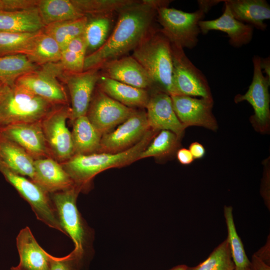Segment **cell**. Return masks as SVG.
Segmentation results:
<instances>
[{
    "instance_id": "681fc988",
    "label": "cell",
    "mask_w": 270,
    "mask_h": 270,
    "mask_svg": "<svg viewBox=\"0 0 270 270\" xmlns=\"http://www.w3.org/2000/svg\"><path fill=\"white\" fill-rule=\"evenodd\" d=\"M9 270H20L17 266H12Z\"/></svg>"
},
{
    "instance_id": "bcb514c9",
    "label": "cell",
    "mask_w": 270,
    "mask_h": 270,
    "mask_svg": "<svg viewBox=\"0 0 270 270\" xmlns=\"http://www.w3.org/2000/svg\"><path fill=\"white\" fill-rule=\"evenodd\" d=\"M187 266H188L185 264H179L172 268L169 270H186Z\"/></svg>"
},
{
    "instance_id": "1f68e13d",
    "label": "cell",
    "mask_w": 270,
    "mask_h": 270,
    "mask_svg": "<svg viewBox=\"0 0 270 270\" xmlns=\"http://www.w3.org/2000/svg\"><path fill=\"white\" fill-rule=\"evenodd\" d=\"M180 140V138L171 131L160 130L141 152L139 158L154 157L162 159L168 158L178 150Z\"/></svg>"
},
{
    "instance_id": "2e32d148",
    "label": "cell",
    "mask_w": 270,
    "mask_h": 270,
    "mask_svg": "<svg viewBox=\"0 0 270 270\" xmlns=\"http://www.w3.org/2000/svg\"><path fill=\"white\" fill-rule=\"evenodd\" d=\"M0 134L22 147L34 160L52 158L40 121L0 126Z\"/></svg>"
},
{
    "instance_id": "52a82bcc",
    "label": "cell",
    "mask_w": 270,
    "mask_h": 270,
    "mask_svg": "<svg viewBox=\"0 0 270 270\" xmlns=\"http://www.w3.org/2000/svg\"><path fill=\"white\" fill-rule=\"evenodd\" d=\"M0 172L29 204L38 220L65 234L48 193L31 180L11 170L0 160Z\"/></svg>"
},
{
    "instance_id": "60d3db41",
    "label": "cell",
    "mask_w": 270,
    "mask_h": 270,
    "mask_svg": "<svg viewBox=\"0 0 270 270\" xmlns=\"http://www.w3.org/2000/svg\"><path fill=\"white\" fill-rule=\"evenodd\" d=\"M176 158L182 164L188 165L192 164L194 158L188 149L179 148L176 152Z\"/></svg>"
},
{
    "instance_id": "f6af8a7d",
    "label": "cell",
    "mask_w": 270,
    "mask_h": 270,
    "mask_svg": "<svg viewBox=\"0 0 270 270\" xmlns=\"http://www.w3.org/2000/svg\"><path fill=\"white\" fill-rule=\"evenodd\" d=\"M260 67L262 70L266 74L265 76L270 80V56L266 58H260Z\"/></svg>"
},
{
    "instance_id": "d6986e66",
    "label": "cell",
    "mask_w": 270,
    "mask_h": 270,
    "mask_svg": "<svg viewBox=\"0 0 270 270\" xmlns=\"http://www.w3.org/2000/svg\"><path fill=\"white\" fill-rule=\"evenodd\" d=\"M224 4V8L220 16L214 20H202L199 22L200 32L203 34L210 30L226 32L229 38L230 44L236 48L248 44L252 38L254 28L236 19L228 6Z\"/></svg>"
},
{
    "instance_id": "83f0119b",
    "label": "cell",
    "mask_w": 270,
    "mask_h": 270,
    "mask_svg": "<svg viewBox=\"0 0 270 270\" xmlns=\"http://www.w3.org/2000/svg\"><path fill=\"white\" fill-rule=\"evenodd\" d=\"M62 50L50 36L40 31L26 56L33 64L42 66L60 62Z\"/></svg>"
},
{
    "instance_id": "ac0fdd59",
    "label": "cell",
    "mask_w": 270,
    "mask_h": 270,
    "mask_svg": "<svg viewBox=\"0 0 270 270\" xmlns=\"http://www.w3.org/2000/svg\"><path fill=\"white\" fill-rule=\"evenodd\" d=\"M99 70L101 75L118 82L146 90L156 89L148 73L132 56L106 62Z\"/></svg>"
},
{
    "instance_id": "4fadbf2b",
    "label": "cell",
    "mask_w": 270,
    "mask_h": 270,
    "mask_svg": "<svg viewBox=\"0 0 270 270\" xmlns=\"http://www.w3.org/2000/svg\"><path fill=\"white\" fill-rule=\"evenodd\" d=\"M135 110L111 98L98 88L93 94L86 116L102 136L127 120Z\"/></svg>"
},
{
    "instance_id": "f546056e",
    "label": "cell",
    "mask_w": 270,
    "mask_h": 270,
    "mask_svg": "<svg viewBox=\"0 0 270 270\" xmlns=\"http://www.w3.org/2000/svg\"><path fill=\"white\" fill-rule=\"evenodd\" d=\"M40 68L32 63L25 54H16L0 56V81L12 86L20 77Z\"/></svg>"
},
{
    "instance_id": "e0dca14e",
    "label": "cell",
    "mask_w": 270,
    "mask_h": 270,
    "mask_svg": "<svg viewBox=\"0 0 270 270\" xmlns=\"http://www.w3.org/2000/svg\"><path fill=\"white\" fill-rule=\"evenodd\" d=\"M152 90L146 108L150 128L158 132L171 131L180 139L186 128L175 114L170 96L162 91Z\"/></svg>"
},
{
    "instance_id": "7dc6e473",
    "label": "cell",
    "mask_w": 270,
    "mask_h": 270,
    "mask_svg": "<svg viewBox=\"0 0 270 270\" xmlns=\"http://www.w3.org/2000/svg\"><path fill=\"white\" fill-rule=\"evenodd\" d=\"M234 270H252L250 266L243 267V268H239V267H236L235 266V268Z\"/></svg>"
},
{
    "instance_id": "d4e9b609",
    "label": "cell",
    "mask_w": 270,
    "mask_h": 270,
    "mask_svg": "<svg viewBox=\"0 0 270 270\" xmlns=\"http://www.w3.org/2000/svg\"><path fill=\"white\" fill-rule=\"evenodd\" d=\"M0 160L12 172L32 180L34 160L19 145L0 134Z\"/></svg>"
},
{
    "instance_id": "4dcf8cb0",
    "label": "cell",
    "mask_w": 270,
    "mask_h": 270,
    "mask_svg": "<svg viewBox=\"0 0 270 270\" xmlns=\"http://www.w3.org/2000/svg\"><path fill=\"white\" fill-rule=\"evenodd\" d=\"M88 20L86 16L46 26L44 32L52 36L62 50L75 38L82 34Z\"/></svg>"
},
{
    "instance_id": "484cf974",
    "label": "cell",
    "mask_w": 270,
    "mask_h": 270,
    "mask_svg": "<svg viewBox=\"0 0 270 270\" xmlns=\"http://www.w3.org/2000/svg\"><path fill=\"white\" fill-rule=\"evenodd\" d=\"M72 122L73 126L71 134L74 154L97 152L102 136L94 128L87 116H79Z\"/></svg>"
},
{
    "instance_id": "836d02e7",
    "label": "cell",
    "mask_w": 270,
    "mask_h": 270,
    "mask_svg": "<svg viewBox=\"0 0 270 270\" xmlns=\"http://www.w3.org/2000/svg\"><path fill=\"white\" fill-rule=\"evenodd\" d=\"M40 32H0V56L16 54L26 55Z\"/></svg>"
},
{
    "instance_id": "603a6c76",
    "label": "cell",
    "mask_w": 270,
    "mask_h": 270,
    "mask_svg": "<svg viewBox=\"0 0 270 270\" xmlns=\"http://www.w3.org/2000/svg\"><path fill=\"white\" fill-rule=\"evenodd\" d=\"M237 20L264 30L265 20L270 18V6L265 0H224Z\"/></svg>"
},
{
    "instance_id": "7c38bea8",
    "label": "cell",
    "mask_w": 270,
    "mask_h": 270,
    "mask_svg": "<svg viewBox=\"0 0 270 270\" xmlns=\"http://www.w3.org/2000/svg\"><path fill=\"white\" fill-rule=\"evenodd\" d=\"M150 129L146 111L136 109L116 130L102 136L97 152L124 151L138 143Z\"/></svg>"
},
{
    "instance_id": "8fae6325",
    "label": "cell",
    "mask_w": 270,
    "mask_h": 270,
    "mask_svg": "<svg viewBox=\"0 0 270 270\" xmlns=\"http://www.w3.org/2000/svg\"><path fill=\"white\" fill-rule=\"evenodd\" d=\"M260 58H252L254 74L251 84L244 94H238L234 98L236 103L246 101L252 106L254 114L250 122L254 129L262 134L268 132L270 124V97L268 88L270 80L263 74L260 67Z\"/></svg>"
},
{
    "instance_id": "ab89813d",
    "label": "cell",
    "mask_w": 270,
    "mask_h": 270,
    "mask_svg": "<svg viewBox=\"0 0 270 270\" xmlns=\"http://www.w3.org/2000/svg\"><path fill=\"white\" fill-rule=\"evenodd\" d=\"M270 236H268L266 244L254 254L266 264L270 266Z\"/></svg>"
},
{
    "instance_id": "74e56055",
    "label": "cell",
    "mask_w": 270,
    "mask_h": 270,
    "mask_svg": "<svg viewBox=\"0 0 270 270\" xmlns=\"http://www.w3.org/2000/svg\"><path fill=\"white\" fill-rule=\"evenodd\" d=\"M86 56L72 50L64 49L60 62L64 72L79 73L84 71Z\"/></svg>"
},
{
    "instance_id": "4316f807",
    "label": "cell",
    "mask_w": 270,
    "mask_h": 270,
    "mask_svg": "<svg viewBox=\"0 0 270 270\" xmlns=\"http://www.w3.org/2000/svg\"><path fill=\"white\" fill-rule=\"evenodd\" d=\"M37 8L45 26L84 17L72 0H38Z\"/></svg>"
},
{
    "instance_id": "f1b7e54d",
    "label": "cell",
    "mask_w": 270,
    "mask_h": 270,
    "mask_svg": "<svg viewBox=\"0 0 270 270\" xmlns=\"http://www.w3.org/2000/svg\"><path fill=\"white\" fill-rule=\"evenodd\" d=\"M114 14H101L88 18L82 34L86 45V52H89L91 54L95 52L106 42L110 36V30L114 22Z\"/></svg>"
},
{
    "instance_id": "3957f363",
    "label": "cell",
    "mask_w": 270,
    "mask_h": 270,
    "mask_svg": "<svg viewBox=\"0 0 270 270\" xmlns=\"http://www.w3.org/2000/svg\"><path fill=\"white\" fill-rule=\"evenodd\" d=\"M151 78L155 88L176 95L172 83L171 43L160 28H152L133 50L132 55Z\"/></svg>"
},
{
    "instance_id": "6da1fadb",
    "label": "cell",
    "mask_w": 270,
    "mask_h": 270,
    "mask_svg": "<svg viewBox=\"0 0 270 270\" xmlns=\"http://www.w3.org/2000/svg\"><path fill=\"white\" fill-rule=\"evenodd\" d=\"M171 0H136L121 8L112 32L106 42L85 58L84 71L99 68L104 64L126 56L154 27L156 10Z\"/></svg>"
},
{
    "instance_id": "ee69618b",
    "label": "cell",
    "mask_w": 270,
    "mask_h": 270,
    "mask_svg": "<svg viewBox=\"0 0 270 270\" xmlns=\"http://www.w3.org/2000/svg\"><path fill=\"white\" fill-rule=\"evenodd\" d=\"M224 0H198L199 9L202 10L205 14L213 6Z\"/></svg>"
},
{
    "instance_id": "d590c367",
    "label": "cell",
    "mask_w": 270,
    "mask_h": 270,
    "mask_svg": "<svg viewBox=\"0 0 270 270\" xmlns=\"http://www.w3.org/2000/svg\"><path fill=\"white\" fill-rule=\"evenodd\" d=\"M234 268L230 246L226 239L205 260L196 266H187L186 270H234Z\"/></svg>"
},
{
    "instance_id": "277c9868",
    "label": "cell",
    "mask_w": 270,
    "mask_h": 270,
    "mask_svg": "<svg viewBox=\"0 0 270 270\" xmlns=\"http://www.w3.org/2000/svg\"><path fill=\"white\" fill-rule=\"evenodd\" d=\"M80 192V189L75 186L49 194L65 234L68 236L74 242L73 251L78 256L90 260L94 232L78 209L76 200Z\"/></svg>"
},
{
    "instance_id": "d6a6232c",
    "label": "cell",
    "mask_w": 270,
    "mask_h": 270,
    "mask_svg": "<svg viewBox=\"0 0 270 270\" xmlns=\"http://www.w3.org/2000/svg\"><path fill=\"white\" fill-rule=\"evenodd\" d=\"M136 0H72L78 11L88 18L116 14L121 8Z\"/></svg>"
},
{
    "instance_id": "44dd1931",
    "label": "cell",
    "mask_w": 270,
    "mask_h": 270,
    "mask_svg": "<svg viewBox=\"0 0 270 270\" xmlns=\"http://www.w3.org/2000/svg\"><path fill=\"white\" fill-rule=\"evenodd\" d=\"M20 270H50V255L36 242L30 229H22L16 238Z\"/></svg>"
},
{
    "instance_id": "9c48e42d",
    "label": "cell",
    "mask_w": 270,
    "mask_h": 270,
    "mask_svg": "<svg viewBox=\"0 0 270 270\" xmlns=\"http://www.w3.org/2000/svg\"><path fill=\"white\" fill-rule=\"evenodd\" d=\"M172 83L176 95L212 98L205 76L186 56L180 46L172 44Z\"/></svg>"
},
{
    "instance_id": "cb8c5ba5",
    "label": "cell",
    "mask_w": 270,
    "mask_h": 270,
    "mask_svg": "<svg viewBox=\"0 0 270 270\" xmlns=\"http://www.w3.org/2000/svg\"><path fill=\"white\" fill-rule=\"evenodd\" d=\"M45 26L37 6L16 10H0V32H36Z\"/></svg>"
},
{
    "instance_id": "b9f144b4",
    "label": "cell",
    "mask_w": 270,
    "mask_h": 270,
    "mask_svg": "<svg viewBox=\"0 0 270 270\" xmlns=\"http://www.w3.org/2000/svg\"><path fill=\"white\" fill-rule=\"evenodd\" d=\"M188 150L194 159H200L204 156L206 154L204 146L197 142H192L190 145Z\"/></svg>"
},
{
    "instance_id": "30bf717a",
    "label": "cell",
    "mask_w": 270,
    "mask_h": 270,
    "mask_svg": "<svg viewBox=\"0 0 270 270\" xmlns=\"http://www.w3.org/2000/svg\"><path fill=\"white\" fill-rule=\"evenodd\" d=\"M64 70L60 62L48 64L17 79L15 84L55 104H68L65 89L59 82Z\"/></svg>"
},
{
    "instance_id": "8d00e7d4",
    "label": "cell",
    "mask_w": 270,
    "mask_h": 270,
    "mask_svg": "<svg viewBox=\"0 0 270 270\" xmlns=\"http://www.w3.org/2000/svg\"><path fill=\"white\" fill-rule=\"evenodd\" d=\"M90 262L78 256L73 250L61 258L50 255V270H87Z\"/></svg>"
},
{
    "instance_id": "7bdbcfd3",
    "label": "cell",
    "mask_w": 270,
    "mask_h": 270,
    "mask_svg": "<svg viewBox=\"0 0 270 270\" xmlns=\"http://www.w3.org/2000/svg\"><path fill=\"white\" fill-rule=\"evenodd\" d=\"M250 268L252 270H270V266L266 264L254 254L250 261Z\"/></svg>"
},
{
    "instance_id": "e575fe53",
    "label": "cell",
    "mask_w": 270,
    "mask_h": 270,
    "mask_svg": "<svg viewBox=\"0 0 270 270\" xmlns=\"http://www.w3.org/2000/svg\"><path fill=\"white\" fill-rule=\"evenodd\" d=\"M224 214L228 230V241L232 260L235 266L243 268L250 266L240 238L238 236L234 222L232 207L224 206Z\"/></svg>"
},
{
    "instance_id": "7a4b0ae2",
    "label": "cell",
    "mask_w": 270,
    "mask_h": 270,
    "mask_svg": "<svg viewBox=\"0 0 270 270\" xmlns=\"http://www.w3.org/2000/svg\"><path fill=\"white\" fill-rule=\"evenodd\" d=\"M158 132L150 128L138 143L122 152L74 154L60 164L74 184L81 192L84 191L98 174L110 168L127 166L140 160L141 152Z\"/></svg>"
},
{
    "instance_id": "8992f818",
    "label": "cell",
    "mask_w": 270,
    "mask_h": 270,
    "mask_svg": "<svg viewBox=\"0 0 270 270\" xmlns=\"http://www.w3.org/2000/svg\"><path fill=\"white\" fill-rule=\"evenodd\" d=\"M205 14L200 10L187 12L168 6H162L156 10V18L161 26L160 30L170 43L183 48L192 49L198 42L200 32L199 22Z\"/></svg>"
},
{
    "instance_id": "7402d4cb",
    "label": "cell",
    "mask_w": 270,
    "mask_h": 270,
    "mask_svg": "<svg viewBox=\"0 0 270 270\" xmlns=\"http://www.w3.org/2000/svg\"><path fill=\"white\" fill-rule=\"evenodd\" d=\"M98 88L111 98L129 108H146L150 94L141 89L100 75Z\"/></svg>"
},
{
    "instance_id": "5b68a950",
    "label": "cell",
    "mask_w": 270,
    "mask_h": 270,
    "mask_svg": "<svg viewBox=\"0 0 270 270\" xmlns=\"http://www.w3.org/2000/svg\"><path fill=\"white\" fill-rule=\"evenodd\" d=\"M56 106L15 84L0 94V126L40 121Z\"/></svg>"
},
{
    "instance_id": "9a60e30c",
    "label": "cell",
    "mask_w": 270,
    "mask_h": 270,
    "mask_svg": "<svg viewBox=\"0 0 270 270\" xmlns=\"http://www.w3.org/2000/svg\"><path fill=\"white\" fill-rule=\"evenodd\" d=\"M100 74L99 68L79 73L64 72L60 78L67 86L72 103L70 120L86 116Z\"/></svg>"
},
{
    "instance_id": "c3c4849f",
    "label": "cell",
    "mask_w": 270,
    "mask_h": 270,
    "mask_svg": "<svg viewBox=\"0 0 270 270\" xmlns=\"http://www.w3.org/2000/svg\"><path fill=\"white\" fill-rule=\"evenodd\" d=\"M6 84H4L2 82L0 81V94L2 92V90H4V86Z\"/></svg>"
},
{
    "instance_id": "5bb4252c",
    "label": "cell",
    "mask_w": 270,
    "mask_h": 270,
    "mask_svg": "<svg viewBox=\"0 0 270 270\" xmlns=\"http://www.w3.org/2000/svg\"><path fill=\"white\" fill-rule=\"evenodd\" d=\"M170 97L175 114L186 128L198 126L217 130V122L212 112L213 98H197L183 95Z\"/></svg>"
},
{
    "instance_id": "ba28073f",
    "label": "cell",
    "mask_w": 270,
    "mask_h": 270,
    "mask_svg": "<svg viewBox=\"0 0 270 270\" xmlns=\"http://www.w3.org/2000/svg\"><path fill=\"white\" fill-rule=\"evenodd\" d=\"M70 114L71 108L68 104L58 105L40 120L50 155L60 163L74 154L72 134L66 125Z\"/></svg>"
},
{
    "instance_id": "f35d334b",
    "label": "cell",
    "mask_w": 270,
    "mask_h": 270,
    "mask_svg": "<svg viewBox=\"0 0 270 270\" xmlns=\"http://www.w3.org/2000/svg\"><path fill=\"white\" fill-rule=\"evenodd\" d=\"M260 194L263 198L264 204L270 210V171H264L260 189Z\"/></svg>"
},
{
    "instance_id": "ffe728a7",
    "label": "cell",
    "mask_w": 270,
    "mask_h": 270,
    "mask_svg": "<svg viewBox=\"0 0 270 270\" xmlns=\"http://www.w3.org/2000/svg\"><path fill=\"white\" fill-rule=\"evenodd\" d=\"M32 180L48 194L64 190L76 185L61 164L52 158L34 160Z\"/></svg>"
}]
</instances>
